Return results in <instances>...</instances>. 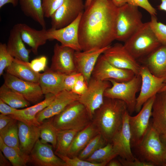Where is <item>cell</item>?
<instances>
[{
	"label": "cell",
	"instance_id": "54",
	"mask_svg": "<svg viewBox=\"0 0 166 166\" xmlns=\"http://www.w3.org/2000/svg\"><path fill=\"white\" fill-rule=\"evenodd\" d=\"M161 3L158 6V9L161 10L166 12V0H160Z\"/></svg>",
	"mask_w": 166,
	"mask_h": 166
},
{
	"label": "cell",
	"instance_id": "47",
	"mask_svg": "<svg viewBox=\"0 0 166 166\" xmlns=\"http://www.w3.org/2000/svg\"><path fill=\"white\" fill-rule=\"evenodd\" d=\"M123 166H154L152 163L137 159L133 161H128L121 158L119 160Z\"/></svg>",
	"mask_w": 166,
	"mask_h": 166
},
{
	"label": "cell",
	"instance_id": "46",
	"mask_svg": "<svg viewBox=\"0 0 166 166\" xmlns=\"http://www.w3.org/2000/svg\"><path fill=\"white\" fill-rule=\"evenodd\" d=\"M51 103L38 112L36 116L37 121L41 124L45 120L51 118L53 116Z\"/></svg>",
	"mask_w": 166,
	"mask_h": 166
},
{
	"label": "cell",
	"instance_id": "43",
	"mask_svg": "<svg viewBox=\"0 0 166 166\" xmlns=\"http://www.w3.org/2000/svg\"><path fill=\"white\" fill-rule=\"evenodd\" d=\"M128 3L137 7H140L147 11L151 16H156V11L148 0H128Z\"/></svg>",
	"mask_w": 166,
	"mask_h": 166
},
{
	"label": "cell",
	"instance_id": "28",
	"mask_svg": "<svg viewBox=\"0 0 166 166\" xmlns=\"http://www.w3.org/2000/svg\"><path fill=\"white\" fill-rule=\"evenodd\" d=\"M28 62L14 58L11 64L6 68V73L24 81L38 83L40 73L34 71Z\"/></svg>",
	"mask_w": 166,
	"mask_h": 166
},
{
	"label": "cell",
	"instance_id": "29",
	"mask_svg": "<svg viewBox=\"0 0 166 166\" xmlns=\"http://www.w3.org/2000/svg\"><path fill=\"white\" fill-rule=\"evenodd\" d=\"M20 8L24 14L46 29L41 0H19Z\"/></svg>",
	"mask_w": 166,
	"mask_h": 166
},
{
	"label": "cell",
	"instance_id": "35",
	"mask_svg": "<svg viewBox=\"0 0 166 166\" xmlns=\"http://www.w3.org/2000/svg\"><path fill=\"white\" fill-rule=\"evenodd\" d=\"M118 156L111 142L108 143L99 148L85 160L94 163L107 164L112 160Z\"/></svg>",
	"mask_w": 166,
	"mask_h": 166
},
{
	"label": "cell",
	"instance_id": "13",
	"mask_svg": "<svg viewBox=\"0 0 166 166\" xmlns=\"http://www.w3.org/2000/svg\"><path fill=\"white\" fill-rule=\"evenodd\" d=\"M135 75L131 70L121 69L112 65L101 54L98 59L91 77L101 81L112 79L122 82L131 80Z\"/></svg>",
	"mask_w": 166,
	"mask_h": 166
},
{
	"label": "cell",
	"instance_id": "49",
	"mask_svg": "<svg viewBox=\"0 0 166 166\" xmlns=\"http://www.w3.org/2000/svg\"><path fill=\"white\" fill-rule=\"evenodd\" d=\"M13 119L8 115L1 113L0 114V130L6 127Z\"/></svg>",
	"mask_w": 166,
	"mask_h": 166
},
{
	"label": "cell",
	"instance_id": "10",
	"mask_svg": "<svg viewBox=\"0 0 166 166\" xmlns=\"http://www.w3.org/2000/svg\"><path fill=\"white\" fill-rule=\"evenodd\" d=\"M111 85L109 81H101L91 77L86 91L80 96L79 101L85 106L92 120L95 112L103 103L105 91Z\"/></svg>",
	"mask_w": 166,
	"mask_h": 166
},
{
	"label": "cell",
	"instance_id": "31",
	"mask_svg": "<svg viewBox=\"0 0 166 166\" xmlns=\"http://www.w3.org/2000/svg\"><path fill=\"white\" fill-rule=\"evenodd\" d=\"M0 149L13 166H26L29 162V155L6 145L1 138Z\"/></svg>",
	"mask_w": 166,
	"mask_h": 166
},
{
	"label": "cell",
	"instance_id": "34",
	"mask_svg": "<svg viewBox=\"0 0 166 166\" xmlns=\"http://www.w3.org/2000/svg\"><path fill=\"white\" fill-rule=\"evenodd\" d=\"M79 131L74 129L58 130L55 153L66 155L75 136Z\"/></svg>",
	"mask_w": 166,
	"mask_h": 166
},
{
	"label": "cell",
	"instance_id": "33",
	"mask_svg": "<svg viewBox=\"0 0 166 166\" xmlns=\"http://www.w3.org/2000/svg\"><path fill=\"white\" fill-rule=\"evenodd\" d=\"M80 96L72 91L63 90L55 95L52 102L53 116L61 112L66 106L77 101H79Z\"/></svg>",
	"mask_w": 166,
	"mask_h": 166
},
{
	"label": "cell",
	"instance_id": "45",
	"mask_svg": "<svg viewBox=\"0 0 166 166\" xmlns=\"http://www.w3.org/2000/svg\"><path fill=\"white\" fill-rule=\"evenodd\" d=\"M81 74L76 72L66 75L64 81L63 90L72 91L77 79Z\"/></svg>",
	"mask_w": 166,
	"mask_h": 166
},
{
	"label": "cell",
	"instance_id": "27",
	"mask_svg": "<svg viewBox=\"0 0 166 166\" xmlns=\"http://www.w3.org/2000/svg\"><path fill=\"white\" fill-rule=\"evenodd\" d=\"M98 133L96 127L92 122L77 133L68 150L66 156L70 157L77 156L90 140Z\"/></svg>",
	"mask_w": 166,
	"mask_h": 166
},
{
	"label": "cell",
	"instance_id": "32",
	"mask_svg": "<svg viewBox=\"0 0 166 166\" xmlns=\"http://www.w3.org/2000/svg\"><path fill=\"white\" fill-rule=\"evenodd\" d=\"M18 121L14 119L0 130V138L6 145L20 150L18 135Z\"/></svg>",
	"mask_w": 166,
	"mask_h": 166
},
{
	"label": "cell",
	"instance_id": "7",
	"mask_svg": "<svg viewBox=\"0 0 166 166\" xmlns=\"http://www.w3.org/2000/svg\"><path fill=\"white\" fill-rule=\"evenodd\" d=\"M142 160L155 166H163L166 147L162 142L159 134L151 125L140 144L136 147Z\"/></svg>",
	"mask_w": 166,
	"mask_h": 166
},
{
	"label": "cell",
	"instance_id": "4",
	"mask_svg": "<svg viewBox=\"0 0 166 166\" xmlns=\"http://www.w3.org/2000/svg\"><path fill=\"white\" fill-rule=\"evenodd\" d=\"M124 42L125 49L137 60L147 56L161 45L151 29L149 22L143 23Z\"/></svg>",
	"mask_w": 166,
	"mask_h": 166
},
{
	"label": "cell",
	"instance_id": "38",
	"mask_svg": "<svg viewBox=\"0 0 166 166\" xmlns=\"http://www.w3.org/2000/svg\"><path fill=\"white\" fill-rule=\"evenodd\" d=\"M149 22L151 29L160 43L166 44V25L158 22L156 16H151Z\"/></svg>",
	"mask_w": 166,
	"mask_h": 166
},
{
	"label": "cell",
	"instance_id": "6",
	"mask_svg": "<svg viewBox=\"0 0 166 166\" xmlns=\"http://www.w3.org/2000/svg\"><path fill=\"white\" fill-rule=\"evenodd\" d=\"M109 81L112 85L105 91L104 97L122 101L126 104L129 114H132L135 111L136 94L141 87V80L140 75H135L126 81L119 82L112 79Z\"/></svg>",
	"mask_w": 166,
	"mask_h": 166
},
{
	"label": "cell",
	"instance_id": "55",
	"mask_svg": "<svg viewBox=\"0 0 166 166\" xmlns=\"http://www.w3.org/2000/svg\"><path fill=\"white\" fill-rule=\"evenodd\" d=\"M160 138L162 142L166 147V132L160 135Z\"/></svg>",
	"mask_w": 166,
	"mask_h": 166
},
{
	"label": "cell",
	"instance_id": "40",
	"mask_svg": "<svg viewBox=\"0 0 166 166\" xmlns=\"http://www.w3.org/2000/svg\"><path fill=\"white\" fill-rule=\"evenodd\" d=\"M14 58L9 53L5 43H0V75L3 74L4 70L10 65Z\"/></svg>",
	"mask_w": 166,
	"mask_h": 166
},
{
	"label": "cell",
	"instance_id": "11",
	"mask_svg": "<svg viewBox=\"0 0 166 166\" xmlns=\"http://www.w3.org/2000/svg\"><path fill=\"white\" fill-rule=\"evenodd\" d=\"M85 8L83 0H64L50 17L51 29L65 27L74 21Z\"/></svg>",
	"mask_w": 166,
	"mask_h": 166
},
{
	"label": "cell",
	"instance_id": "25",
	"mask_svg": "<svg viewBox=\"0 0 166 166\" xmlns=\"http://www.w3.org/2000/svg\"><path fill=\"white\" fill-rule=\"evenodd\" d=\"M152 127L159 134L166 132V93L159 92L156 96L152 109Z\"/></svg>",
	"mask_w": 166,
	"mask_h": 166
},
{
	"label": "cell",
	"instance_id": "20",
	"mask_svg": "<svg viewBox=\"0 0 166 166\" xmlns=\"http://www.w3.org/2000/svg\"><path fill=\"white\" fill-rule=\"evenodd\" d=\"M17 24L22 40L31 48L33 53L37 55L39 47L45 44L49 40L48 30L43 28L36 30L23 23Z\"/></svg>",
	"mask_w": 166,
	"mask_h": 166
},
{
	"label": "cell",
	"instance_id": "12",
	"mask_svg": "<svg viewBox=\"0 0 166 166\" xmlns=\"http://www.w3.org/2000/svg\"><path fill=\"white\" fill-rule=\"evenodd\" d=\"M103 57L113 65L139 74L141 65L127 50L124 45L116 43L110 45L102 54Z\"/></svg>",
	"mask_w": 166,
	"mask_h": 166
},
{
	"label": "cell",
	"instance_id": "19",
	"mask_svg": "<svg viewBox=\"0 0 166 166\" xmlns=\"http://www.w3.org/2000/svg\"><path fill=\"white\" fill-rule=\"evenodd\" d=\"M109 46L93 51L75 52L74 61L77 71L83 76L88 84L98 58Z\"/></svg>",
	"mask_w": 166,
	"mask_h": 166
},
{
	"label": "cell",
	"instance_id": "24",
	"mask_svg": "<svg viewBox=\"0 0 166 166\" xmlns=\"http://www.w3.org/2000/svg\"><path fill=\"white\" fill-rule=\"evenodd\" d=\"M66 75L50 68L40 73L38 83L43 94L52 93L56 95L63 90Z\"/></svg>",
	"mask_w": 166,
	"mask_h": 166
},
{
	"label": "cell",
	"instance_id": "56",
	"mask_svg": "<svg viewBox=\"0 0 166 166\" xmlns=\"http://www.w3.org/2000/svg\"><path fill=\"white\" fill-rule=\"evenodd\" d=\"M93 0H86L85 5V8L88 7L91 3Z\"/></svg>",
	"mask_w": 166,
	"mask_h": 166
},
{
	"label": "cell",
	"instance_id": "57",
	"mask_svg": "<svg viewBox=\"0 0 166 166\" xmlns=\"http://www.w3.org/2000/svg\"><path fill=\"white\" fill-rule=\"evenodd\" d=\"M159 92H164L166 93V84L162 87Z\"/></svg>",
	"mask_w": 166,
	"mask_h": 166
},
{
	"label": "cell",
	"instance_id": "21",
	"mask_svg": "<svg viewBox=\"0 0 166 166\" xmlns=\"http://www.w3.org/2000/svg\"><path fill=\"white\" fill-rule=\"evenodd\" d=\"M55 95L52 93L45 94V99L32 106L21 109H17L13 115H8L18 121H22L29 125L40 126L36 116L37 113L49 105L53 101Z\"/></svg>",
	"mask_w": 166,
	"mask_h": 166
},
{
	"label": "cell",
	"instance_id": "5",
	"mask_svg": "<svg viewBox=\"0 0 166 166\" xmlns=\"http://www.w3.org/2000/svg\"><path fill=\"white\" fill-rule=\"evenodd\" d=\"M142 16L138 7L128 3L118 7L115 40L124 42L141 26Z\"/></svg>",
	"mask_w": 166,
	"mask_h": 166
},
{
	"label": "cell",
	"instance_id": "8",
	"mask_svg": "<svg viewBox=\"0 0 166 166\" xmlns=\"http://www.w3.org/2000/svg\"><path fill=\"white\" fill-rule=\"evenodd\" d=\"M156 96L148 100L138 114L133 116L129 115L128 124L131 135V146L136 148L141 142L151 125L153 104Z\"/></svg>",
	"mask_w": 166,
	"mask_h": 166
},
{
	"label": "cell",
	"instance_id": "17",
	"mask_svg": "<svg viewBox=\"0 0 166 166\" xmlns=\"http://www.w3.org/2000/svg\"><path fill=\"white\" fill-rule=\"evenodd\" d=\"M53 148L39 139L29 154V162L36 166H66L65 163L53 152Z\"/></svg>",
	"mask_w": 166,
	"mask_h": 166
},
{
	"label": "cell",
	"instance_id": "51",
	"mask_svg": "<svg viewBox=\"0 0 166 166\" xmlns=\"http://www.w3.org/2000/svg\"><path fill=\"white\" fill-rule=\"evenodd\" d=\"M19 3V0H0V8L1 9L5 5L10 3L14 7L17 6Z\"/></svg>",
	"mask_w": 166,
	"mask_h": 166
},
{
	"label": "cell",
	"instance_id": "15",
	"mask_svg": "<svg viewBox=\"0 0 166 166\" xmlns=\"http://www.w3.org/2000/svg\"><path fill=\"white\" fill-rule=\"evenodd\" d=\"M83 13L65 27L59 29L50 28L48 30L49 40H55L60 42L61 45L71 48L75 51H82L79 42L78 29Z\"/></svg>",
	"mask_w": 166,
	"mask_h": 166
},
{
	"label": "cell",
	"instance_id": "53",
	"mask_svg": "<svg viewBox=\"0 0 166 166\" xmlns=\"http://www.w3.org/2000/svg\"><path fill=\"white\" fill-rule=\"evenodd\" d=\"M111 160L106 165L108 166H122V165L119 160Z\"/></svg>",
	"mask_w": 166,
	"mask_h": 166
},
{
	"label": "cell",
	"instance_id": "48",
	"mask_svg": "<svg viewBox=\"0 0 166 166\" xmlns=\"http://www.w3.org/2000/svg\"><path fill=\"white\" fill-rule=\"evenodd\" d=\"M17 109L11 107L0 99V112L1 113L6 115H13Z\"/></svg>",
	"mask_w": 166,
	"mask_h": 166
},
{
	"label": "cell",
	"instance_id": "16",
	"mask_svg": "<svg viewBox=\"0 0 166 166\" xmlns=\"http://www.w3.org/2000/svg\"><path fill=\"white\" fill-rule=\"evenodd\" d=\"M53 50L51 69L66 75L77 72L74 61V49L56 43Z\"/></svg>",
	"mask_w": 166,
	"mask_h": 166
},
{
	"label": "cell",
	"instance_id": "42",
	"mask_svg": "<svg viewBox=\"0 0 166 166\" xmlns=\"http://www.w3.org/2000/svg\"><path fill=\"white\" fill-rule=\"evenodd\" d=\"M47 63V58L44 56L35 58L32 60L30 62H28L30 67L37 73L44 71L46 68Z\"/></svg>",
	"mask_w": 166,
	"mask_h": 166
},
{
	"label": "cell",
	"instance_id": "18",
	"mask_svg": "<svg viewBox=\"0 0 166 166\" xmlns=\"http://www.w3.org/2000/svg\"><path fill=\"white\" fill-rule=\"evenodd\" d=\"M130 115L128 111L123 117L122 127L112 139L111 142L118 156L128 161H133L136 158L131 150V135L128 124Z\"/></svg>",
	"mask_w": 166,
	"mask_h": 166
},
{
	"label": "cell",
	"instance_id": "2",
	"mask_svg": "<svg viewBox=\"0 0 166 166\" xmlns=\"http://www.w3.org/2000/svg\"><path fill=\"white\" fill-rule=\"evenodd\" d=\"M127 111L122 101L104 97L103 103L95 112L92 122L107 143L111 142L121 128Z\"/></svg>",
	"mask_w": 166,
	"mask_h": 166
},
{
	"label": "cell",
	"instance_id": "26",
	"mask_svg": "<svg viewBox=\"0 0 166 166\" xmlns=\"http://www.w3.org/2000/svg\"><path fill=\"white\" fill-rule=\"evenodd\" d=\"M7 48L10 54L14 58L25 62H29L31 49H26L17 24L10 31Z\"/></svg>",
	"mask_w": 166,
	"mask_h": 166
},
{
	"label": "cell",
	"instance_id": "3",
	"mask_svg": "<svg viewBox=\"0 0 166 166\" xmlns=\"http://www.w3.org/2000/svg\"><path fill=\"white\" fill-rule=\"evenodd\" d=\"M51 118L49 121L58 130L80 131L92 122L85 107L79 101L71 103Z\"/></svg>",
	"mask_w": 166,
	"mask_h": 166
},
{
	"label": "cell",
	"instance_id": "50",
	"mask_svg": "<svg viewBox=\"0 0 166 166\" xmlns=\"http://www.w3.org/2000/svg\"><path fill=\"white\" fill-rule=\"evenodd\" d=\"M11 165L10 161L0 150V166H10Z\"/></svg>",
	"mask_w": 166,
	"mask_h": 166
},
{
	"label": "cell",
	"instance_id": "58",
	"mask_svg": "<svg viewBox=\"0 0 166 166\" xmlns=\"http://www.w3.org/2000/svg\"><path fill=\"white\" fill-rule=\"evenodd\" d=\"M163 166H166V152L164 155L163 159Z\"/></svg>",
	"mask_w": 166,
	"mask_h": 166
},
{
	"label": "cell",
	"instance_id": "37",
	"mask_svg": "<svg viewBox=\"0 0 166 166\" xmlns=\"http://www.w3.org/2000/svg\"><path fill=\"white\" fill-rule=\"evenodd\" d=\"M107 143L102 136L98 133L90 140L77 156L81 159L85 160L97 150Z\"/></svg>",
	"mask_w": 166,
	"mask_h": 166
},
{
	"label": "cell",
	"instance_id": "52",
	"mask_svg": "<svg viewBox=\"0 0 166 166\" xmlns=\"http://www.w3.org/2000/svg\"><path fill=\"white\" fill-rule=\"evenodd\" d=\"M117 7H121L128 3V0H111Z\"/></svg>",
	"mask_w": 166,
	"mask_h": 166
},
{
	"label": "cell",
	"instance_id": "1",
	"mask_svg": "<svg viewBox=\"0 0 166 166\" xmlns=\"http://www.w3.org/2000/svg\"><path fill=\"white\" fill-rule=\"evenodd\" d=\"M118 8L111 0H93L85 8L78 29L82 51L102 49L110 46L115 40Z\"/></svg>",
	"mask_w": 166,
	"mask_h": 166
},
{
	"label": "cell",
	"instance_id": "36",
	"mask_svg": "<svg viewBox=\"0 0 166 166\" xmlns=\"http://www.w3.org/2000/svg\"><path fill=\"white\" fill-rule=\"evenodd\" d=\"M40 127V141L43 144L50 143L55 149L58 130L49 121L43 122Z\"/></svg>",
	"mask_w": 166,
	"mask_h": 166
},
{
	"label": "cell",
	"instance_id": "41",
	"mask_svg": "<svg viewBox=\"0 0 166 166\" xmlns=\"http://www.w3.org/2000/svg\"><path fill=\"white\" fill-rule=\"evenodd\" d=\"M43 11L45 18H50L62 4L64 0H41Z\"/></svg>",
	"mask_w": 166,
	"mask_h": 166
},
{
	"label": "cell",
	"instance_id": "39",
	"mask_svg": "<svg viewBox=\"0 0 166 166\" xmlns=\"http://www.w3.org/2000/svg\"><path fill=\"white\" fill-rule=\"evenodd\" d=\"M66 164V166H105V163H94L81 159L77 156L70 157L66 155L55 154Z\"/></svg>",
	"mask_w": 166,
	"mask_h": 166
},
{
	"label": "cell",
	"instance_id": "9",
	"mask_svg": "<svg viewBox=\"0 0 166 166\" xmlns=\"http://www.w3.org/2000/svg\"><path fill=\"white\" fill-rule=\"evenodd\" d=\"M139 74L141 78V83L140 92L136 98V112L140 111L148 100L160 92L166 81V77L155 76L144 65H141Z\"/></svg>",
	"mask_w": 166,
	"mask_h": 166
},
{
	"label": "cell",
	"instance_id": "23",
	"mask_svg": "<svg viewBox=\"0 0 166 166\" xmlns=\"http://www.w3.org/2000/svg\"><path fill=\"white\" fill-rule=\"evenodd\" d=\"M139 60L155 76L166 77V44H161L148 55Z\"/></svg>",
	"mask_w": 166,
	"mask_h": 166
},
{
	"label": "cell",
	"instance_id": "44",
	"mask_svg": "<svg viewBox=\"0 0 166 166\" xmlns=\"http://www.w3.org/2000/svg\"><path fill=\"white\" fill-rule=\"evenodd\" d=\"M88 87V84L83 76L81 74L77 79L72 91L80 96L86 92Z\"/></svg>",
	"mask_w": 166,
	"mask_h": 166
},
{
	"label": "cell",
	"instance_id": "22",
	"mask_svg": "<svg viewBox=\"0 0 166 166\" xmlns=\"http://www.w3.org/2000/svg\"><path fill=\"white\" fill-rule=\"evenodd\" d=\"M17 124L20 149L29 155L40 138V126L29 125L20 121H18Z\"/></svg>",
	"mask_w": 166,
	"mask_h": 166
},
{
	"label": "cell",
	"instance_id": "14",
	"mask_svg": "<svg viewBox=\"0 0 166 166\" xmlns=\"http://www.w3.org/2000/svg\"><path fill=\"white\" fill-rule=\"evenodd\" d=\"M4 83L22 95L30 103H35L43 98V94L38 83L24 81L8 73L4 75Z\"/></svg>",
	"mask_w": 166,
	"mask_h": 166
},
{
	"label": "cell",
	"instance_id": "30",
	"mask_svg": "<svg viewBox=\"0 0 166 166\" xmlns=\"http://www.w3.org/2000/svg\"><path fill=\"white\" fill-rule=\"evenodd\" d=\"M0 99L11 107L16 108L27 107L30 103L22 95L4 83L0 88Z\"/></svg>",
	"mask_w": 166,
	"mask_h": 166
}]
</instances>
